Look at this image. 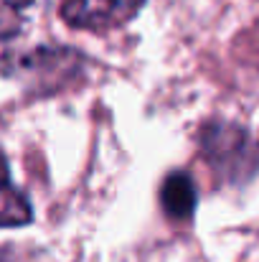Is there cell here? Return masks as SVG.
I'll use <instances>...</instances> for the list:
<instances>
[{
    "label": "cell",
    "mask_w": 259,
    "mask_h": 262,
    "mask_svg": "<svg viewBox=\"0 0 259 262\" xmlns=\"http://www.w3.org/2000/svg\"><path fill=\"white\" fill-rule=\"evenodd\" d=\"M201 150L214 171L234 183L252 178L259 168V153L249 133L234 122H208L201 130Z\"/></svg>",
    "instance_id": "6da1fadb"
},
{
    "label": "cell",
    "mask_w": 259,
    "mask_h": 262,
    "mask_svg": "<svg viewBox=\"0 0 259 262\" xmlns=\"http://www.w3.org/2000/svg\"><path fill=\"white\" fill-rule=\"evenodd\" d=\"M145 0H64L61 15L74 28L104 31L132 20Z\"/></svg>",
    "instance_id": "7a4b0ae2"
},
{
    "label": "cell",
    "mask_w": 259,
    "mask_h": 262,
    "mask_svg": "<svg viewBox=\"0 0 259 262\" xmlns=\"http://www.w3.org/2000/svg\"><path fill=\"white\" fill-rule=\"evenodd\" d=\"M33 219L28 196L13 183L5 153L0 150V227H23Z\"/></svg>",
    "instance_id": "3957f363"
},
{
    "label": "cell",
    "mask_w": 259,
    "mask_h": 262,
    "mask_svg": "<svg viewBox=\"0 0 259 262\" xmlns=\"http://www.w3.org/2000/svg\"><path fill=\"white\" fill-rule=\"evenodd\" d=\"M160 204L171 219H191L198 204V191L185 171H173L160 186Z\"/></svg>",
    "instance_id": "277c9868"
},
{
    "label": "cell",
    "mask_w": 259,
    "mask_h": 262,
    "mask_svg": "<svg viewBox=\"0 0 259 262\" xmlns=\"http://www.w3.org/2000/svg\"><path fill=\"white\" fill-rule=\"evenodd\" d=\"M31 3H33V0H0V20H5L8 15H13V13L28 8Z\"/></svg>",
    "instance_id": "5b68a950"
}]
</instances>
